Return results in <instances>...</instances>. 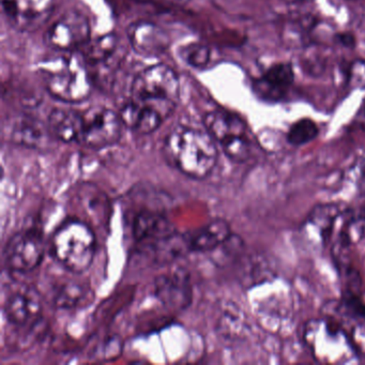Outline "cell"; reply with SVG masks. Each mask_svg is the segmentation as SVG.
Returning <instances> with one entry per match:
<instances>
[{
	"label": "cell",
	"instance_id": "obj_16",
	"mask_svg": "<svg viewBox=\"0 0 365 365\" xmlns=\"http://www.w3.org/2000/svg\"><path fill=\"white\" fill-rule=\"evenodd\" d=\"M132 232L138 242H159L175 234L170 222L158 211H140L132 224Z\"/></svg>",
	"mask_w": 365,
	"mask_h": 365
},
{
	"label": "cell",
	"instance_id": "obj_15",
	"mask_svg": "<svg viewBox=\"0 0 365 365\" xmlns=\"http://www.w3.org/2000/svg\"><path fill=\"white\" fill-rule=\"evenodd\" d=\"M232 236L230 223L223 219H215L200 230L185 236L190 252L208 253L221 247Z\"/></svg>",
	"mask_w": 365,
	"mask_h": 365
},
{
	"label": "cell",
	"instance_id": "obj_4",
	"mask_svg": "<svg viewBox=\"0 0 365 365\" xmlns=\"http://www.w3.org/2000/svg\"><path fill=\"white\" fill-rule=\"evenodd\" d=\"M97 241L93 230L80 220H69L55 232L52 251L55 259L68 271L85 272L93 264Z\"/></svg>",
	"mask_w": 365,
	"mask_h": 365
},
{
	"label": "cell",
	"instance_id": "obj_30",
	"mask_svg": "<svg viewBox=\"0 0 365 365\" xmlns=\"http://www.w3.org/2000/svg\"><path fill=\"white\" fill-rule=\"evenodd\" d=\"M178 1H187V0H178Z\"/></svg>",
	"mask_w": 365,
	"mask_h": 365
},
{
	"label": "cell",
	"instance_id": "obj_6",
	"mask_svg": "<svg viewBox=\"0 0 365 365\" xmlns=\"http://www.w3.org/2000/svg\"><path fill=\"white\" fill-rule=\"evenodd\" d=\"M204 125L230 161L245 163L250 159L251 140L247 125L240 117L227 110H211L205 115Z\"/></svg>",
	"mask_w": 365,
	"mask_h": 365
},
{
	"label": "cell",
	"instance_id": "obj_8",
	"mask_svg": "<svg viewBox=\"0 0 365 365\" xmlns=\"http://www.w3.org/2000/svg\"><path fill=\"white\" fill-rule=\"evenodd\" d=\"M44 39L59 52H80L91 41V25L80 12H67L53 23Z\"/></svg>",
	"mask_w": 365,
	"mask_h": 365
},
{
	"label": "cell",
	"instance_id": "obj_22",
	"mask_svg": "<svg viewBox=\"0 0 365 365\" xmlns=\"http://www.w3.org/2000/svg\"><path fill=\"white\" fill-rule=\"evenodd\" d=\"M91 298V287L80 282H68L61 286L55 297V303L61 309H72L82 305Z\"/></svg>",
	"mask_w": 365,
	"mask_h": 365
},
{
	"label": "cell",
	"instance_id": "obj_27",
	"mask_svg": "<svg viewBox=\"0 0 365 365\" xmlns=\"http://www.w3.org/2000/svg\"><path fill=\"white\" fill-rule=\"evenodd\" d=\"M336 38L339 43L345 46V48H354L356 46V39H354V35H351V34H339Z\"/></svg>",
	"mask_w": 365,
	"mask_h": 365
},
{
	"label": "cell",
	"instance_id": "obj_21",
	"mask_svg": "<svg viewBox=\"0 0 365 365\" xmlns=\"http://www.w3.org/2000/svg\"><path fill=\"white\" fill-rule=\"evenodd\" d=\"M365 241V215H348L344 219L339 230V237L335 240L337 251H346Z\"/></svg>",
	"mask_w": 365,
	"mask_h": 365
},
{
	"label": "cell",
	"instance_id": "obj_23",
	"mask_svg": "<svg viewBox=\"0 0 365 365\" xmlns=\"http://www.w3.org/2000/svg\"><path fill=\"white\" fill-rule=\"evenodd\" d=\"M319 135V128L315 121L309 118H302L292 123L288 130L287 142L292 146H303L313 142Z\"/></svg>",
	"mask_w": 365,
	"mask_h": 365
},
{
	"label": "cell",
	"instance_id": "obj_3",
	"mask_svg": "<svg viewBox=\"0 0 365 365\" xmlns=\"http://www.w3.org/2000/svg\"><path fill=\"white\" fill-rule=\"evenodd\" d=\"M46 91L63 103H81L93 91V78L81 52H61L40 65Z\"/></svg>",
	"mask_w": 365,
	"mask_h": 365
},
{
	"label": "cell",
	"instance_id": "obj_5",
	"mask_svg": "<svg viewBox=\"0 0 365 365\" xmlns=\"http://www.w3.org/2000/svg\"><path fill=\"white\" fill-rule=\"evenodd\" d=\"M304 341L314 358L322 363H347L358 354L345 329L324 318L307 322Z\"/></svg>",
	"mask_w": 365,
	"mask_h": 365
},
{
	"label": "cell",
	"instance_id": "obj_1",
	"mask_svg": "<svg viewBox=\"0 0 365 365\" xmlns=\"http://www.w3.org/2000/svg\"><path fill=\"white\" fill-rule=\"evenodd\" d=\"M180 100L178 74L164 63L138 72L129 100L119 110L125 127L140 135L157 131L172 116Z\"/></svg>",
	"mask_w": 365,
	"mask_h": 365
},
{
	"label": "cell",
	"instance_id": "obj_28",
	"mask_svg": "<svg viewBox=\"0 0 365 365\" xmlns=\"http://www.w3.org/2000/svg\"><path fill=\"white\" fill-rule=\"evenodd\" d=\"M361 177H362L363 180L365 181V159L363 161L362 165H361Z\"/></svg>",
	"mask_w": 365,
	"mask_h": 365
},
{
	"label": "cell",
	"instance_id": "obj_18",
	"mask_svg": "<svg viewBox=\"0 0 365 365\" xmlns=\"http://www.w3.org/2000/svg\"><path fill=\"white\" fill-rule=\"evenodd\" d=\"M50 136H52V134L48 125L44 127V125L33 117H20L14 121L12 127V142L27 148H42Z\"/></svg>",
	"mask_w": 365,
	"mask_h": 365
},
{
	"label": "cell",
	"instance_id": "obj_12",
	"mask_svg": "<svg viewBox=\"0 0 365 365\" xmlns=\"http://www.w3.org/2000/svg\"><path fill=\"white\" fill-rule=\"evenodd\" d=\"M43 309L41 294L36 288L25 286L14 290L6 300V318L16 327H26L39 319Z\"/></svg>",
	"mask_w": 365,
	"mask_h": 365
},
{
	"label": "cell",
	"instance_id": "obj_26",
	"mask_svg": "<svg viewBox=\"0 0 365 365\" xmlns=\"http://www.w3.org/2000/svg\"><path fill=\"white\" fill-rule=\"evenodd\" d=\"M348 335H349L350 339H351L352 345H354L356 354H365L364 324H356Z\"/></svg>",
	"mask_w": 365,
	"mask_h": 365
},
{
	"label": "cell",
	"instance_id": "obj_9",
	"mask_svg": "<svg viewBox=\"0 0 365 365\" xmlns=\"http://www.w3.org/2000/svg\"><path fill=\"white\" fill-rule=\"evenodd\" d=\"M43 257V238L35 230L14 235L6 247V264L14 272H31L40 266Z\"/></svg>",
	"mask_w": 365,
	"mask_h": 365
},
{
	"label": "cell",
	"instance_id": "obj_19",
	"mask_svg": "<svg viewBox=\"0 0 365 365\" xmlns=\"http://www.w3.org/2000/svg\"><path fill=\"white\" fill-rule=\"evenodd\" d=\"M343 212L341 205H320L309 213L305 222V227L314 228V232L319 236V240L324 242L329 237H331L333 227L339 215Z\"/></svg>",
	"mask_w": 365,
	"mask_h": 365
},
{
	"label": "cell",
	"instance_id": "obj_14",
	"mask_svg": "<svg viewBox=\"0 0 365 365\" xmlns=\"http://www.w3.org/2000/svg\"><path fill=\"white\" fill-rule=\"evenodd\" d=\"M131 48L136 54L144 57L163 55L170 46V39L163 29L155 23L136 22L128 29Z\"/></svg>",
	"mask_w": 365,
	"mask_h": 365
},
{
	"label": "cell",
	"instance_id": "obj_29",
	"mask_svg": "<svg viewBox=\"0 0 365 365\" xmlns=\"http://www.w3.org/2000/svg\"><path fill=\"white\" fill-rule=\"evenodd\" d=\"M292 3H309V1H313V0H288Z\"/></svg>",
	"mask_w": 365,
	"mask_h": 365
},
{
	"label": "cell",
	"instance_id": "obj_25",
	"mask_svg": "<svg viewBox=\"0 0 365 365\" xmlns=\"http://www.w3.org/2000/svg\"><path fill=\"white\" fill-rule=\"evenodd\" d=\"M347 86L365 91V61L358 59L350 63L347 70Z\"/></svg>",
	"mask_w": 365,
	"mask_h": 365
},
{
	"label": "cell",
	"instance_id": "obj_13",
	"mask_svg": "<svg viewBox=\"0 0 365 365\" xmlns=\"http://www.w3.org/2000/svg\"><path fill=\"white\" fill-rule=\"evenodd\" d=\"M155 292L162 304L175 309L190 307L192 286L189 273L177 269L159 275L155 282Z\"/></svg>",
	"mask_w": 365,
	"mask_h": 365
},
{
	"label": "cell",
	"instance_id": "obj_24",
	"mask_svg": "<svg viewBox=\"0 0 365 365\" xmlns=\"http://www.w3.org/2000/svg\"><path fill=\"white\" fill-rule=\"evenodd\" d=\"M181 58L194 69L202 70L208 65L211 58L210 48L206 44L190 43L179 52Z\"/></svg>",
	"mask_w": 365,
	"mask_h": 365
},
{
	"label": "cell",
	"instance_id": "obj_11",
	"mask_svg": "<svg viewBox=\"0 0 365 365\" xmlns=\"http://www.w3.org/2000/svg\"><path fill=\"white\" fill-rule=\"evenodd\" d=\"M294 82V71L292 65L287 61L273 63L259 78L252 83V89L256 97L262 101H282L292 88Z\"/></svg>",
	"mask_w": 365,
	"mask_h": 365
},
{
	"label": "cell",
	"instance_id": "obj_7",
	"mask_svg": "<svg viewBox=\"0 0 365 365\" xmlns=\"http://www.w3.org/2000/svg\"><path fill=\"white\" fill-rule=\"evenodd\" d=\"M123 127L119 113L106 106H91L81 112L78 144L97 150L113 146L120 140Z\"/></svg>",
	"mask_w": 365,
	"mask_h": 365
},
{
	"label": "cell",
	"instance_id": "obj_20",
	"mask_svg": "<svg viewBox=\"0 0 365 365\" xmlns=\"http://www.w3.org/2000/svg\"><path fill=\"white\" fill-rule=\"evenodd\" d=\"M116 35L108 34L97 39L91 40L80 51L87 66L103 65L112 58L117 50Z\"/></svg>",
	"mask_w": 365,
	"mask_h": 365
},
{
	"label": "cell",
	"instance_id": "obj_10",
	"mask_svg": "<svg viewBox=\"0 0 365 365\" xmlns=\"http://www.w3.org/2000/svg\"><path fill=\"white\" fill-rule=\"evenodd\" d=\"M55 0H1L8 22L18 29L29 31L43 24L54 7Z\"/></svg>",
	"mask_w": 365,
	"mask_h": 365
},
{
	"label": "cell",
	"instance_id": "obj_17",
	"mask_svg": "<svg viewBox=\"0 0 365 365\" xmlns=\"http://www.w3.org/2000/svg\"><path fill=\"white\" fill-rule=\"evenodd\" d=\"M48 127L53 138L63 143H78L81 134V112L57 108L51 112Z\"/></svg>",
	"mask_w": 365,
	"mask_h": 365
},
{
	"label": "cell",
	"instance_id": "obj_2",
	"mask_svg": "<svg viewBox=\"0 0 365 365\" xmlns=\"http://www.w3.org/2000/svg\"><path fill=\"white\" fill-rule=\"evenodd\" d=\"M163 155L170 166L193 179H205L219 160L217 144L207 130L174 128L165 138Z\"/></svg>",
	"mask_w": 365,
	"mask_h": 365
}]
</instances>
